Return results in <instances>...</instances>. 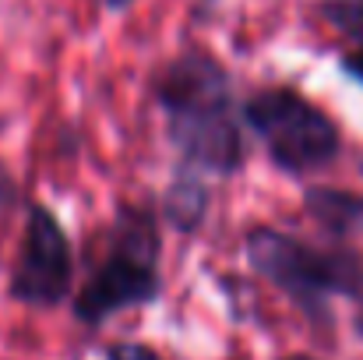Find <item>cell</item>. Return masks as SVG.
Listing matches in <instances>:
<instances>
[{
    "instance_id": "6da1fadb",
    "label": "cell",
    "mask_w": 363,
    "mask_h": 360,
    "mask_svg": "<svg viewBox=\"0 0 363 360\" xmlns=\"http://www.w3.org/2000/svg\"><path fill=\"white\" fill-rule=\"evenodd\" d=\"M152 99L162 114L166 138L180 156V173L233 177L247 163L240 103L233 75L205 46H184L152 75Z\"/></svg>"
},
{
    "instance_id": "7a4b0ae2",
    "label": "cell",
    "mask_w": 363,
    "mask_h": 360,
    "mask_svg": "<svg viewBox=\"0 0 363 360\" xmlns=\"http://www.w3.org/2000/svg\"><path fill=\"white\" fill-rule=\"evenodd\" d=\"M162 234L159 216L148 205H121L110 230L99 265L89 272L74 293V318L82 325H103L113 315L145 307L162 293Z\"/></svg>"
},
{
    "instance_id": "3957f363",
    "label": "cell",
    "mask_w": 363,
    "mask_h": 360,
    "mask_svg": "<svg viewBox=\"0 0 363 360\" xmlns=\"http://www.w3.org/2000/svg\"><path fill=\"white\" fill-rule=\"evenodd\" d=\"M243 254L250 268L286 293L307 318L328 322L332 297H357L363 283V258L346 247H314L296 234L275 227H250L243 234Z\"/></svg>"
},
{
    "instance_id": "277c9868",
    "label": "cell",
    "mask_w": 363,
    "mask_h": 360,
    "mask_svg": "<svg viewBox=\"0 0 363 360\" xmlns=\"http://www.w3.org/2000/svg\"><path fill=\"white\" fill-rule=\"evenodd\" d=\"M240 120L257 134L272 166L289 177L318 173L342 152L339 124L293 85L254 89L240 103Z\"/></svg>"
},
{
    "instance_id": "5b68a950",
    "label": "cell",
    "mask_w": 363,
    "mask_h": 360,
    "mask_svg": "<svg viewBox=\"0 0 363 360\" xmlns=\"http://www.w3.org/2000/svg\"><path fill=\"white\" fill-rule=\"evenodd\" d=\"M74 283V251L53 209L32 205L18 258L11 268V297L25 307H57Z\"/></svg>"
},
{
    "instance_id": "8992f818",
    "label": "cell",
    "mask_w": 363,
    "mask_h": 360,
    "mask_svg": "<svg viewBox=\"0 0 363 360\" xmlns=\"http://www.w3.org/2000/svg\"><path fill=\"white\" fill-rule=\"evenodd\" d=\"M208 205H212L208 184L201 177H191V173H180L177 170L173 184L162 195V219L169 227H177L180 234H191V230H198L205 223Z\"/></svg>"
},
{
    "instance_id": "52a82bcc",
    "label": "cell",
    "mask_w": 363,
    "mask_h": 360,
    "mask_svg": "<svg viewBox=\"0 0 363 360\" xmlns=\"http://www.w3.org/2000/svg\"><path fill=\"white\" fill-rule=\"evenodd\" d=\"M303 205L332 237H353L363 230V198L350 195V191L311 187L303 195Z\"/></svg>"
},
{
    "instance_id": "ba28073f",
    "label": "cell",
    "mask_w": 363,
    "mask_h": 360,
    "mask_svg": "<svg viewBox=\"0 0 363 360\" xmlns=\"http://www.w3.org/2000/svg\"><path fill=\"white\" fill-rule=\"evenodd\" d=\"M318 14L353 43V50H363V0H318Z\"/></svg>"
},
{
    "instance_id": "9c48e42d",
    "label": "cell",
    "mask_w": 363,
    "mask_h": 360,
    "mask_svg": "<svg viewBox=\"0 0 363 360\" xmlns=\"http://www.w3.org/2000/svg\"><path fill=\"white\" fill-rule=\"evenodd\" d=\"M106 360H162L152 347L145 343H130V339H121V343H110L106 347Z\"/></svg>"
},
{
    "instance_id": "30bf717a",
    "label": "cell",
    "mask_w": 363,
    "mask_h": 360,
    "mask_svg": "<svg viewBox=\"0 0 363 360\" xmlns=\"http://www.w3.org/2000/svg\"><path fill=\"white\" fill-rule=\"evenodd\" d=\"M339 71H342L346 78H353L357 85H363V50L342 53V57H339Z\"/></svg>"
},
{
    "instance_id": "8fae6325",
    "label": "cell",
    "mask_w": 363,
    "mask_h": 360,
    "mask_svg": "<svg viewBox=\"0 0 363 360\" xmlns=\"http://www.w3.org/2000/svg\"><path fill=\"white\" fill-rule=\"evenodd\" d=\"M353 304H357V315H353V329H357V339L363 343V283H360V290H357V297H353Z\"/></svg>"
},
{
    "instance_id": "7c38bea8",
    "label": "cell",
    "mask_w": 363,
    "mask_h": 360,
    "mask_svg": "<svg viewBox=\"0 0 363 360\" xmlns=\"http://www.w3.org/2000/svg\"><path fill=\"white\" fill-rule=\"evenodd\" d=\"M103 11H110V14H121V11H127L130 4H138V0H96Z\"/></svg>"
},
{
    "instance_id": "4fadbf2b",
    "label": "cell",
    "mask_w": 363,
    "mask_h": 360,
    "mask_svg": "<svg viewBox=\"0 0 363 360\" xmlns=\"http://www.w3.org/2000/svg\"><path fill=\"white\" fill-rule=\"evenodd\" d=\"M282 360H314V357H307V354H289V357H282Z\"/></svg>"
}]
</instances>
